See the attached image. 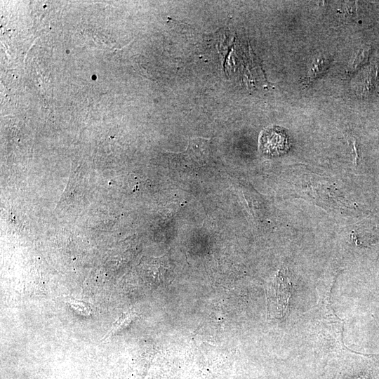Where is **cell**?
<instances>
[{"label":"cell","instance_id":"obj_1","mask_svg":"<svg viewBox=\"0 0 379 379\" xmlns=\"http://www.w3.org/2000/svg\"><path fill=\"white\" fill-rule=\"evenodd\" d=\"M267 293L270 310L278 317L284 316L291 295L288 279L282 274L277 276Z\"/></svg>","mask_w":379,"mask_h":379},{"label":"cell","instance_id":"obj_2","mask_svg":"<svg viewBox=\"0 0 379 379\" xmlns=\"http://www.w3.org/2000/svg\"><path fill=\"white\" fill-rule=\"evenodd\" d=\"M260 148L269 156H278L286 152L289 143L286 133L278 126L265 128L259 138Z\"/></svg>","mask_w":379,"mask_h":379},{"label":"cell","instance_id":"obj_3","mask_svg":"<svg viewBox=\"0 0 379 379\" xmlns=\"http://www.w3.org/2000/svg\"><path fill=\"white\" fill-rule=\"evenodd\" d=\"M91 78H92V79L95 80V79H96L97 77H96V75H93Z\"/></svg>","mask_w":379,"mask_h":379}]
</instances>
